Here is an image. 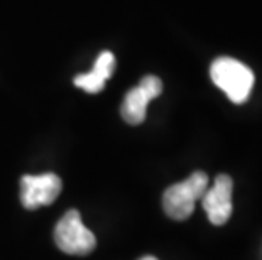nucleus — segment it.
I'll return each mask as SVG.
<instances>
[{"label": "nucleus", "mask_w": 262, "mask_h": 260, "mask_svg": "<svg viewBox=\"0 0 262 260\" xmlns=\"http://www.w3.org/2000/svg\"><path fill=\"white\" fill-rule=\"evenodd\" d=\"M211 81L228 97V100L241 105L249 100L255 76L249 66L233 58H216L210 68Z\"/></svg>", "instance_id": "nucleus-1"}, {"label": "nucleus", "mask_w": 262, "mask_h": 260, "mask_svg": "<svg viewBox=\"0 0 262 260\" xmlns=\"http://www.w3.org/2000/svg\"><path fill=\"white\" fill-rule=\"evenodd\" d=\"M208 190V176L202 171L193 173L185 181L169 186L163 195V208L172 220H186L194 211V204Z\"/></svg>", "instance_id": "nucleus-2"}, {"label": "nucleus", "mask_w": 262, "mask_h": 260, "mask_svg": "<svg viewBox=\"0 0 262 260\" xmlns=\"http://www.w3.org/2000/svg\"><path fill=\"white\" fill-rule=\"evenodd\" d=\"M54 240L59 250L70 255H88L97 245L93 231L86 228L76 209H71L59 220L54 230Z\"/></svg>", "instance_id": "nucleus-3"}, {"label": "nucleus", "mask_w": 262, "mask_h": 260, "mask_svg": "<svg viewBox=\"0 0 262 260\" xmlns=\"http://www.w3.org/2000/svg\"><path fill=\"white\" fill-rule=\"evenodd\" d=\"M163 91V81L158 76H144L141 83L127 93L122 102L120 113L127 124L139 125L142 124L147 113V105L150 100L158 98Z\"/></svg>", "instance_id": "nucleus-4"}, {"label": "nucleus", "mask_w": 262, "mask_h": 260, "mask_svg": "<svg viewBox=\"0 0 262 260\" xmlns=\"http://www.w3.org/2000/svg\"><path fill=\"white\" fill-rule=\"evenodd\" d=\"M61 193V179L56 174L46 173L39 176H22L20 201L27 209L51 204Z\"/></svg>", "instance_id": "nucleus-5"}, {"label": "nucleus", "mask_w": 262, "mask_h": 260, "mask_svg": "<svg viewBox=\"0 0 262 260\" xmlns=\"http://www.w3.org/2000/svg\"><path fill=\"white\" fill-rule=\"evenodd\" d=\"M232 190L233 181L230 176L219 174L215 178L213 186L205 191L202 198L203 209L208 215V220L213 225H225L228 218L232 217L233 204H232Z\"/></svg>", "instance_id": "nucleus-6"}, {"label": "nucleus", "mask_w": 262, "mask_h": 260, "mask_svg": "<svg viewBox=\"0 0 262 260\" xmlns=\"http://www.w3.org/2000/svg\"><path fill=\"white\" fill-rule=\"evenodd\" d=\"M75 85L78 88H81V90H85L88 93H98L103 90L105 86V80H102L97 73H85V75H80L75 78Z\"/></svg>", "instance_id": "nucleus-7"}, {"label": "nucleus", "mask_w": 262, "mask_h": 260, "mask_svg": "<svg viewBox=\"0 0 262 260\" xmlns=\"http://www.w3.org/2000/svg\"><path fill=\"white\" fill-rule=\"evenodd\" d=\"M114 69H115V58H114V54L108 53V51H105V53L100 54L97 61H95V66H93L92 71H93V73H97L102 80L107 81L110 76H112Z\"/></svg>", "instance_id": "nucleus-8"}, {"label": "nucleus", "mask_w": 262, "mask_h": 260, "mask_svg": "<svg viewBox=\"0 0 262 260\" xmlns=\"http://www.w3.org/2000/svg\"><path fill=\"white\" fill-rule=\"evenodd\" d=\"M139 260H158V258L152 257V255H146V257H142V258H139Z\"/></svg>", "instance_id": "nucleus-9"}]
</instances>
